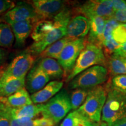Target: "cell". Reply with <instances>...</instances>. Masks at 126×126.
I'll return each mask as SVG.
<instances>
[{
  "label": "cell",
  "mask_w": 126,
  "mask_h": 126,
  "mask_svg": "<svg viewBox=\"0 0 126 126\" xmlns=\"http://www.w3.org/2000/svg\"><path fill=\"white\" fill-rule=\"evenodd\" d=\"M107 94L106 89L102 86L91 88L84 103L77 110L90 120L99 123Z\"/></svg>",
  "instance_id": "cell-3"
},
{
  "label": "cell",
  "mask_w": 126,
  "mask_h": 126,
  "mask_svg": "<svg viewBox=\"0 0 126 126\" xmlns=\"http://www.w3.org/2000/svg\"><path fill=\"white\" fill-rule=\"evenodd\" d=\"M31 4L37 15L38 20H53L65 8V2L61 0H33Z\"/></svg>",
  "instance_id": "cell-10"
},
{
  "label": "cell",
  "mask_w": 126,
  "mask_h": 126,
  "mask_svg": "<svg viewBox=\"0 0 126 126\" xmlns=\"http://www.w3.org/2000/svg\"><path fill=\"white\" fill-rule=\"evenodd\" d=\"M60 126H99V123L90 120L76 110L69 113Z\"/></svg>",
  "instance_id": "cell-21"
},
{
  "label": "cell",
  "mask_w": 126,
  "mask_h": 126,
  "mask_svg": "<svg viewBox=\"0 0 126 126\" xmlns=\"http://www.w3.org/2000/svg\"><path fill=\"white\" fill-rule=\"evenodd\" d=\"M112 38L119 45L126 42V27L124 23H120L112 32Z\"/></svg>",
  "instance_id": "cell-29"
},
{
  "label": "cell",
  "mask_w": 126,
  "mask_h": 126,
  "mask_svg": "<svg viewBox=\"0 0 126 126\" xmlns=\"http://www.w3.org/2000/svg\"><path fill=\"white\" fill-rule=\"evenodd\" d=\"M126 117V93L120 92L110 87L102 110V122L109 124Z\"/></svg>",
  "instance_id": "cell-4"
},
{
  "label": "cell",
  "mask_w": 126,
  "mask_h": 126,
  "mask_svg": "<svg viewBox=\"0 0 126 126\" xmlns=\"http://www.w3.org/2000/svg\"><path fill=\"white\" fill-rule=\"evenodd\" d=\"M113 9L116 12L123 11L126 9V1L125 0H113Z\"/></svg>",
  "instance_id": "cell-34"
},
{
  "label": "cell",
  "mask_w": 126,
  "mask_h": 126,
  "mask_svg": "<svg viewBox=\"0 0 126 126\" xmlns=\"http://www.w3.org/2000/svg\"><path fill=\"white\" fill-rule=\"evenodd\" d=\"M90 28L89 19L82 15L72 17L68 23L65 37L71 40L84 38Z\"/></svg>",
  "instance_id": "cell-13"
},
{
  "label": "cell",
  "mask_w": 126,
  "mask_h": 126,
  "mask_svg": "<svg viewBox=\"0 0 126 126\" xmlns=\"http://www.w3.org/2000/svg\"><path fill=\"white\" fill-rule=\"evenodd\" d=\"M34 61L35 57L25 51L15 57L4 72L16 78L25 79L32 68Z\"/></svg>",
  "instance_id": "cell-11"
},
{
  "label": "cell",
  "mask_w": 126,
  "mask_h": 126,
  "mask_svg": "<svg viewBox=\"0 0 126 126\" xmlns=\"http://www.w3.org/2000/svg\"><path fill=\"white\" fill-rule=\"evenodd\" d=\"M35 23L33 20H31L9 23L15 37V47L19 48L25 45L26 39L31 34Z\"/></svg>",
  "instance_id": "cell-15"
},
{
  "label": "cell",
  "mask_w": 126,
  "mask_h": 126,
  "mask_svg": "<svg viewBox=\"0 0 126 126\" xmlns=\"http://www.w3.org/2000/svg\"><path fill=\"white\" fill-rule=\"evenodd\" d=\"M71 11L66 7L53 18L54 28L42 40L33 42L26 51L34 57L40 55L47 47L60 39L63 38L67 33L68 23L71 19Z\"/></svg>",
  "instance_id": "cell-1"
},
{
  "label": "cell",
  "mask_w": 126,
  "mask_h": 126,
  "mask_svg": "<svg viewBox=\"0 0 126 126\" xmlns=\"http://www.w3.org/2000/svg\"><path fill=\"white\" fill-rule=\"evenodd\" d=\"M1 102L12 108H19L33 104L31 96L25 87L14 93L9 97H4Z\"/></svg>",
  "instance_id": "cell-19"
},
{
  "label": "cell",
  "mask_w": 126,
  "mask_h": 126,
  "mask_svg": "<svg viewBox=\"0 0 126 126\" xmlns=\"http://www.w3.org/2000/svg\"><path fill=\"white\" fill-rule=\"evenodd\" d=\"M71 40L67 37H64L63 38L60 39L57 42H54L52 45L47 47L41 54L39 55L40 59L43 58H51V59H56L57 60L59 59L60 54L61 51L65 46V45L68 43Z\"/></svg>",
  "instance_id": "cell-23"
},
{
  "label": "cell",
  "mask_w": 126,
  "mask_h": 126,
  "mask_svg": "<svg viewBox=\"0 0 126 126\" xmlns=\"http://www.w3.org/2000/svg\"><path fill=\"white\" fill-rule=\"evenodd\" d=\"M108 71L102 65H94L83 71L70 81L68 88L91 89L105 82L108 79Z\"/></svg>",
  "instance_id": "cell-5"
},
{
  "label": "cell",
  "mask_w": 126,
  "mask_h": 126,
  "mask_svg": "<svg viewBox=\"0 0 126 126\" xmlns=\"http://www.w3.org/2000/svg\"><path fill=\"white\" fill-rule=\"evenodd\" d=\"M90 89L78 88L74 90L70 96L72 110H78L84 103Z\"/></svg>",
  "instance_id": "cell-27"
},
{
  "label": "cell",
  "mask_w": 126,
  "mask_h": 126,
  "mask_svg": "<svg viewBox=\"0 0 126 126\" xmlns=\"http://www.w3.org/2000/svg\"><path fill=\"white\" fill-rule=\"evenodd\" d=\"M50 79V77L43 71L37 63L31 69L25 79L26 89L30 94H34L45 87Z\"/></svg>",
  "instance_id": "cell-12"
},
{
  "label": "cell",
  "mask_w": 126,
  "mask_h": 126,
  "mask_svg": "<svg viewBox=\"0 0 126 126\" xmlns=\"http://www.w3.org/2000/svg\"><path fill=\"white\" fill-rule=\"evenodd\" d=\"M113 55L122 57L126 59V42L120 45Z\"/></svg>",
  "instance_id": "cell-36"
},
{
  "label": "cell",
  "mask_w": 126,
  "mask_h": 126,
  "mask_svg": "<svg viewBox=\"0 0 126 126\" xmlns=\"http://www.w3.org/2000/svg\"><path fill=\"white\" fill-rule=\"evenodd\" d=\"M120 45L117 43L113 38L109 40L103 41L102 48H103L102 50L105 57H111L114 54L115 51L117 49Z\"/></svg>",
  "instance_id": "cell-31"
},
{
  "label": "cell",
  "mask_w": 126,
  "mask_h": 126,
  "mask_svg": "<svg viewBox=\"0 0 126 126\" xmlns=\"http://www.w3.org/2000/svg\"><path fill=\"white\" fill-rule=\"evenodd\" d=\"M37 63L50 78L60 79L64 75V70L56 59L43 58Z\"/></svg>",
  "instance_id": "cell-20"
},
{
  "label": "cell",
  "mask_w": 126,
  "mask_h": 126,
  "mask_svg": "<svg viewBox=\"0 0 126 126\" xmlns=\"http://www.w3.org/2000/svg\"><path fill=\"white\" fill-rule=\"evenodd\" d=\"M30 20H33L35 23L39 21L33 6L29 2H18L13 8L1 17L0 22L9 24Z\"/></svg>",
  "instance_id": "cell-9"
},
{
  "label": "cell",
  "mask_w": 126,
  "mask_h": 126,
  "mask_svg": "<svg viewBox=\"0 0 126 126\" xmlns=\"http://www.w3.org/2000/svg\"><path fill=\"white\" fill-rule=\"evenodd\" d=\"M108 126H126V117L108 124Z\"/></svg>",
  "instance_id": "cell-38"
},
{
  "label": "cell",
  "mask_w": 126,
  "mask_h": 126,
  "mask_svg": "<svg viewBox=\"0 0 126 126\" xmlns=\"http://www.w3.org/2000/svg\"><path fill=\"white\" fill-rule=\"evenodd\" d=\"M120 92L126 93V75H116L111 79L110 86Z\"/></svg>",
  "instance_id": "cell-30"
},
{
  "label": "cell",
  "mask_w": 126,
  "mask_h": 126,
  "mask_svg": "<svg viewBox=\"0 0 126 126\" xmlns=\"http://www.w3.org/2000/svg\"><path fill=\"white\" fill-rule=\"evenodd\" d=\"M14 41L15 37L10 25L6 23H0V47L10 48Z\"/></svg>",
  "instance_id": "cell-25"
},
{
  "label": "cell",
  "mask_w": 126,
  "mask_h": 126,
  "mask_svg": "<svg viewBox=\"0 0 126 126\" xmlns=\"http://www.w3.org/2000/svg\"><path fill=\"white\" fill-rule=\"evenodd\" d=\"M55 124L56 123L52 120L43 117L24 121L17 120L11 118V126H54Z\"/></svg>",
  "instance_id": "cell-26"
},
{
  "label": "cell",
  "mask_w": 126,
  "mask_h": 126,
  "mask_svg": "<svg viewBox=\"0 0 126 126\" xmlns=\"http://www.w3.org/2000/svg\"><path fill=\"white\" fill-rule=\"evenodd\" d=\"M71 110L70 95L63 89L45 104L42 117L48 118L56 124L66 117Z\"/></svg>",
  "instance_id": "cell-6"
},
{
  "label": "cell",
  "mask_w": 126,
  "mask_h": 126,
  "mask_svg": "<svg viewBox=\"0 0 126 126\" xmlns=\"http://www.w3.org/2000/svg\"><path fill=\"white\" fill-rule=\"evenodd\" d=\"M4 70H3L2 68L0 67V78H1V77H2L3 73H4ZM2 99H3V97H0V102L2 101Z\"/></svg>",
  "instance_id": "cell-39"
},
{
  "label": "cell",
  "mask_w": 126,
  "mask_h": 126,
  "mask_svg": "<svg viewBox=\"0 0 126 126\" xmlns=\"http://www.w3.org/2000/svg\"><path fill=\"white\" fill-rule=\"evenodd\" d=\"M109 70L112 75H126V59L112 55L108 61Z\"/></svg>",
  "instance_id": "cell-24"
},
{
  "label": "cell",
  "mask_w": 126,
  "mask_h": 126,
  "mask_svg": "<svg viewBox=\"0 0 126 126\" xmlns=\"http://www.w3.org/2000/svg\"><path fill=\"white\" fill-rule=\"evenodd\" d=\"M106 62V58L102 47L88 43L79 55L74 67L67 76L66 81H71L79 74L93 66L105 65Z\"/></svg>",
  "instance_id": "cell-2"
},
{
  "label": "cell",
  "mask_w": 126,
  "mask_h": 126,
  "mask_svg": "<svg viewBox=\"0 0 126 126\" xmlns=\"http://www.w3.org/2000/svg\"><path fill=\"white\" fill-rule=\"evenodd\" d=\"M8 53L7 50H4V48H0V67L2 65L7 59Z\"/></svg>",
  "instance_id": "cell-37"
},
{
  "label": "cell",
  "mask_w": 126,
  "mask_h": 126,
  "mask_svg": "<svg viewBox=\"0 0 126 126\" xmlns=\"http://www.w3.org/2000/svg\"><path fill=\"white\" fill-rule=\"evenodd\" d=\"M106 18L104 17H94L89 19L90 28L88 43L94 44L102 47L103 42V32L105 29Z\"/></svg>",
  "instance_id": "cell-18"
},
{
  "label": "cell",
  "mask_w": 126,
  "mask_h": 126,
  "mask_svg": "<svg viewBox=\"0 0 126 126\" xmlns=\"http://www.w3.org/2000/svg\"><path fill=\"white\" fill-rule=\"evenodd\" d=\"M15 4L14 1L9 0H0V15L13 8Z\"/></svg>",
  "instance_id": "cell-33"
},
{
  "label": "cell",
  "mask_w": 126,
  "mask_h": 126,
  "mask_svg": "<svg viewBox=\"0 0 126 126\" xmlns=\"http://www.w3.org/2000/svg\"><path fill=\"white\" fill-rule=\"evenodd\" d=\"M54 28L53 20H42L34 24L31 33L34 42H39L47 35Z\"/></svg>",
  "instance_id": "cell-22"
},
{
  "label": "cell",
  "mask_w": 126,
  "mask_h": 126,
  "mask_svg": "<svg viewBox=\"0 0 126 126\" xmlns=\"http://www.w3.org/2000/svg\"><path fill=\"white\" fill-rule=\"evenodd\" d=\"M76 11L89 19L94 17L109 18L114 14L113 9V0L87 1L76 8Z\"/></svg>",
  "instance_id": "cell-8"
},
{
  "label": "cell",
  "mask_w": 126,
  "mask_h": 126,
  "mask_svg": "<svg viewBox=\"0 0 126 126\" xmlns=\"http://www.w3.org/2000/svg\"><path fill=\"white\" fill-rule=\"evenodd\" d=\"M63 82L59 81L50 82L38 92L32 94L31 97L33 104H43L48 102L61 91Z\"/></svg>",
  "instance_id": "cell-17"
},
{
  "label": "cell",
  "mask_w": 126,
  "mask_h": 126,
  "mask_svg": "<svg viewBox=\"0 0 126 126\" xmlns=\"http://www.w3.org/2000/svg\"><path fill=\"white\" fill-rule=\"evenodd\" d=\"M87 43L85 38L77 39L70 41L64 47L57 61L64 70V75L71 72L79 55Z\"/></svg>",
  "instance_id": "cell-7"
},
{
  "label": "cell",
  "mask_w": 126,
  "mask_h": 126,
  "mask_svg": "<svg viewBox=\"0 0 126 126\" xmlns=\"http://www.w3.org/2000/svg\"><path fill=\"white\" fill-rule=\"evenodd\" d=\"M99 126H108V124H107L106 123L102 122L101 123H100V125H99Z\"/></svg>",
  "instance_id": "cell-40"
},
{
  "label": "cell",
  "mask_w": 126,
  "mask_h": 126,
  "mask_svg": "<svg viewBox=\"0 0 126 126\" xmlns=\"http://www.w3.org/2000/svg\"><path fill=\"white\" fill-rule=\"evenodd\" d=\"M0 126H11L8 108L7 105L2 102H0Z\"/></svg>",
  "instance_id": "cell-32"
},
{
  "label": "cell",
  "mask_w": 126,
  "mask_h": 126,
  "mask_svg": "<svg viewBox=\"0 0 126 126\" xmlns=\"http://www.w3.org/2000/svg\"><path fill=\"white\" fill-rule=\"evenodd\" d=\"M112 18L115 19L120 23H126V9L123 11L116 12L113 15Z\"/></svg>",
  "instance_id": "cell-35"
},
{
  "label": "cell",
  "mask_w": 126,
  "mask_h": 126,
  "mask_svg": "<svg viewBox=\"0 0 126 126\" xmlns=\"http://www.w3.org/2000/svg\"><path fill=\"white\" fill-rule=\"evenodd\" d=\"M120 23L112 17L107 19L103 32V41L112 39V32Z\"/></svg>",
  "instance_id": "cell-28"
},
{
  "label": "cell",
  "mask_w": 126,
  "mask_h": 126,
  "mask_svg": "<svg viewBox=\"0 0 126 126\" xmlns=\"http://www.w3.org/2000/svg\"><path fill=\"white\" fill-rule=\"evenodd\" d=\"M45 103L32 104L19 108H12L8 106L11 119L17 120H30L43 111Z\"/></svg>",
  "instance_id": "cell-14"
},
{
  "label": "cell",
  "mask_w": 126,
  "mask_h": 126,
  "mask_svg": "<svg viewBox=\"0 0 126 126\" xmlns=\"http://www.w3.org/2000/svg\"><path fill=\"white\" fill-rule=\"evenodd\" d=\"M124 24H125V26H126V23H124Z\"/></svg>",
  "instance_id": "cell-41"
},
{
  "label": "cell",
  "mask_w": 126,
  "mask_h": 126,
  "mask_svg": "<svg viewBox=\"0 0 126 126\" xmlns=\"http://www.w3.org/2000/svg\"><path fill=\"white\" fill-rule=\"evenodd\" d=\"M25 86V78H16L4 72L0 78V97H9Z\"/></svg>",
  "instance_id": "cell-16"
}]
</instances>
